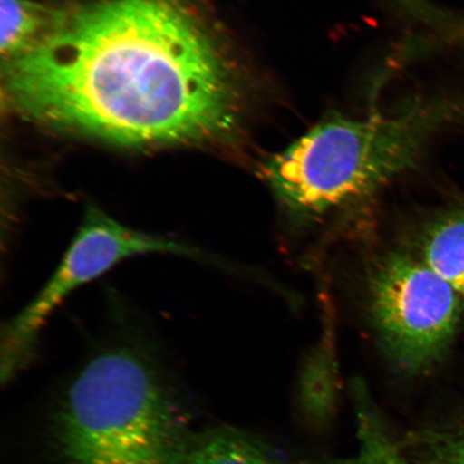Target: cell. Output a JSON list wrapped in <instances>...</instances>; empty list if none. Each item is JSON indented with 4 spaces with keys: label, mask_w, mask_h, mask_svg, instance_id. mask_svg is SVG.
<instances>
[{
    "label": "cell",
    "mask_w": 464,
    "mask_h": 464,
    "mask_svg": "<svg viewBox=\"0 0 464 464\" xmlns=\"http://www.w3.org/2000/svg\"><path fill=\"white\" fill-rule=\"evenodd\" d=\"M417 464H464V415L449 427L423 434Z\"/></svg>",
    "instance_id": "30bf717a"
},
{
    "label": "cell",
    "mask_w": 464,
    "mask_h": 464,
    "mask_svg": "<svg viewBox=\"0 0 464 464\" xmlns=\"http://www.w3.org/2000/svg\"><path fill=\"white\" fill-rule=\"evenodd\" d=\"M145 254H172L200 261L213 259L187 243L133 229L100 208L86 206L77 235L54 274L36 297L3 327V382L14 379L34 361L45 322L69 295L106 274L121 261Z\"/></svg>",
    "instance_id": "277c9868"
},
{
    "label": "cell",
    "mask_w": 464,
    "mask_h": 464,
    "mask_svg": "<svg viewBox=\"0 0 464 464\" xmlns=\"http://www.w3.org/2000/svg\"><path fill=\"white\" fill-rule=\"evenodd\" d=\"M155 346L120 329L72 382L61 410L71 464H177L187 450Z\"/></svg>",
    "instance_id": "7a4b0ae2"
},
{
    "label": "cell",
    "mask_w": 464,
    "mask_h": 464,
    "mask_svg": "<svg viewBox=\"0 0 464 464\" xmlns=\"http://www.w3.org/2000/svg\"><path fill=\"white\" fill-rule=\"evenodd\" d=\"M177 464H276L252 440L232 432H218L185 450Z\"/></svg>",
    "instance_id": "9c48e42d"
},
{
    "label": "cell",
    "mask_w": 464,
    "mask_h": 464,
    "mask_svg": "<svg viewBox=\"0 0 464 464\" xmlns=\"http://www.w3.org/2000/svg\"><path fill=\"white\" fill-rule=\"evenodd\" d=\"M456 112L449 102L420 101L399 112L321 121L266 162L265 179L289 210L321 216L414 168Z\"/></svg>",
    "instance_id": "3957f363"
},
{
    "label": "cell",
    "mask_w": 464,
    "mask_h": 464,
    "mask_svg": "<svg viewBox=\"0 0 464 464\" xmlns=\"http://www.w3.org/2000/svg\"><path fill=\"white\" fill-rule=\"evenodd\" d=\"M420 259L464 304V205L448 208L429 223L420 237Z\"/></svg>",
    "instance_id": "8992f818"
},
{
    "label": "cell",
    "mask_w": 464,
    "mask_h": 464,
    "mask_svg": "<svg viewBox=\"0 0 464 464\" xmlns=\"http://www.w3.org/2000/svg\"><path fill=\"white\" fill-rule=\"evenodd\" d=\"M371 312L388 357L409 374L430 370L455 338L459 295L420 258L392 254L370 280Z\"/></svg>",
    "instance_id": "5b68a950"
},
{
    "label": "cell",
    "mask_w": 464,
    "mask_h": 464,
    "mask_svg": "<svg viewBox=\"0 0 464 464\" xmlns=\"http://www.w3.org/2000/svg\"><path fill=\"white\" fill-rule=\"evenodd\" d=\"M358 464H413L387 423L362 392L357 393Z\"/></svg>",
    "instance_id": "ba28073f"
},
{
    "label": "cell",
    "mask_w": 464,
    "mask_h": 464,
    "mask_svg": "<svg viewBox=\"0 0 464 464\" xmlns=\"http://www.w3.org/2000/svg\"><path fill=\"white\" fill-rule=\"evenodd\" d=\"M10 100L45 123L129 144L227 135V61L179 0H97L8 61Z\"/></svg>",
    "instance_id": "6da1fadb"
},
{
    "label": "cell",
    "mask_w": 464,
    "mask_h": 464,
    "mask_svg": "<svg viewBox=\"0 0 464 464\" xmlns=\"http://www.w3.org/2000/svg\"><path fill=\"white\" fill-rule=\"evenodd\" d=\"M58 15L31 0H0V48L7 62L31 48Z\"/></svg>",
    "instance_id": "52a82bcc"
}]
</instances>
